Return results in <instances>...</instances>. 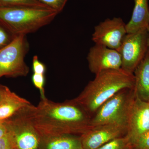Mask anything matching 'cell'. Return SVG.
<instances>
[{"label":"cell","mask_w":149,"mask_h":149,"mask_svg":"<svg viewBox=\"0 0 149 149\" xmlns=\"http://www.w3.org/2000/svg\"><path fill=\"white\" fill-rule=\"evenodd\" d=\"M41 139L64 135H81L91 128V117L74 99L56 103L41 98L37 106L22 109Z\"/></svg>","instance_id":"6da1fadb"},{"label":"cell","mask_w":149,"mask_h":149,"mask_svg":"<svg viewBox=\"0 0 149 149\" xmlns=\"http://www.w3.org/2000/svg\"><path fill=\"white\" fill-rule=\"evenodd\" d=\"M133 73L121 68L104 70L96 74L77 97L74 99L92 118L107 100L125 88H134Z\"/></svg>","instance_id":"7a4b0ae2"},{"label":"cell","mask_w":149,"mask_h":149,"mask_svg":"<svg viewBox=\"0 0 149 149\" xmlns=\"http://www.w3.org/2000/svg\"><path fill=\"white\" fill-rule=\"evenodd\" d=\"M58 14L49 8L0 7V23L15 36L27 35L49 24Z\"/></svg>","instance_id":"3957f363"},{"label":"cell","mask_w":149,"mask_h":149,"mask_svg":"<svg viewBox=\"0 0 149 149\" xmlns=\"http://www.w3.org/2000/svg\"><path fill=\"white\" fill-rule=\"evenodd\" d=\"M136 96L134 88L123 89L105 102L91 119V127L114 124L127 127L130 107Z\"/></svg>","instance_id":"277c9868"},{"label":"cell","mask_w":149,"mask_h":149,"mask_svg":"<svg viewBox=\"0 0 149 149\" xmlns=\"http://www.w3.org/2000/svg\"><path fill=\"white\" fill-rule=\"evenodd\" d=\"M29 49L26 35L15 36L6 47L0 49V78L3 76H26L29 68L24 58Z\"/></svg>","instance_id":"5b68a950"},{"label":"cell","mask_w":149,"mask_h":149,"mask_svg":"<svg viewBox=\"0 0 149 149\" xmlns=\"http://www.w3.org/2000/svg\"><path fill=\"white\" fill-rule=\"evenodd\" d=\"M147 28L125 35L118 52L122 59L121 69L133 73L148 49Z\"/></svg>","instance_id":"8992f818"},{"label":"cell","mask_w":149,"mask_h":149,"mask_svg":"<svg viewBox=\"0 0 149 149\" xmlns=\"http://www.w3.org/2000/svg\"><path fill=\"white\" fill-rule=\"evenodd\" d=\"M13 119L5 120L18 149H40L41 136L22 109Z\"/></svg>","instance_id":"52a82bcc"},{"label":"cell","mask_w":149,"mask_h":149,"mask_svg":"<svg viewBox=\"0 0 149 149\" xmlns=\"http://www.w3.org/2000/svg\"><path fill=\"white\" fill-rule=\"evenodd\" d=\"M125 25L120 17L107 19L95 27L92 40L95 44L118 52L127 34Z\"/></svg>","instance_id":"ba28073f"},{"label":"cell","mask_w":149,"mask_h":149,"mask_svg":"<svg viewBox=\"0 0 149 149\" xmlns=\"http://www.w3.org/2000/svg\"><path fill=\"white\" fill-rule=\"evenodd\" d=\"M127 127L108 124L91 127L80 136L83 149H97L109 141L126 136Z\"/></svg>","instance_id":"9c48e42d"},{"label":"cell","mask_w":149,"mask_h":149,"mask_svg":"<svg viewBox=\"0 0 149 149\" xmlns=\"http://www.w3.org/2000/svg\"><path fill=\"white\" fill-rule=\"evenodd\" d=\"M87 59L90 70L95 74L104 70L120 69L122 65L119 52L97 44L90 49Z\"/></svg>","instance_id":"30bf717a"},{"label":"cell","mask_w":149,"mask_h":149,"mask_svg":"<svg viewBox=\"0 0 149 149\" xmlns=\"http://www.w3.org/2000/svg\"><path fill=\"white\" fill-rule=\"evenodd\" d=\"M127 129L126 136L130 143L149 131V102L142 100L136 94L130 107Z\"/></svg>","instance_id":"8fae6325"},{"label":"cell","mask_w":149,"mask_h":149,"mask_svg":"<svg viewBox=\"0 0 149 149\" xmlns=\"http://www.w3.org/2000/svg\"><path fill=\"white\" fill-rule=\"evenodd\" d=\"M0 120H6L31 104L26 99L12 92L7 87L0 85Z\"/></svg>","instance_id":"7c38bea8"},{"label":"cell","mask_w":149,"mask_h":149,"mask_svg":"<svg viewBox=\"0 0 149 149\" xmlns=\"http://www.w3.org/2000/svg\"><path fill=\"white\" fill-rule=\"evenodd\" d=\"M133 74L135 77L134 90L136 95L142 100L149 102V48Z\"/></svg>","instance_id":"4fadbf2b"},{"label":"cell","mask_w":149,"mask_h":149,"mask_svg":"<svg viewBox=\"0 0 149 149\" xmlns=\"http://www.w3.org/2000/svg\"><path fill=\"white\" fill-rule=\"evenodd\" d=\"M135 5L130 21L125 25L127 34L147 28L149 24L148 0H134Z\"/></svg>","instance_id":"5bb4252c"},{"label":"cell","mask_w":149,"mask_h":149,"mask_svg":"<svg viewBox=\"0 0 149 149\" xmlns=\"http://www.w3.org/2000/svg\"><path fill=\"white\" fill-rule=\"evenodd\" d=\"M40 149H83L80 137L64 135L42 139Z\"/></svg>","instance_id":"9a60e30c"},{"label":"cell","mask_w":149,"mask_h":149,"mask_svg":"<svg viewBox=\"0 0 149 149\" xmlns=\"http://www.w3.org/2000/svg\"><path fill=\"white\" fill-rule=\"evenodd\" d=\"M0 7L49 8L37 0H0Z\"/></svg>","instance_id":"2e32d148"},{"label":"cell","mask_w":149,"mask_h":149,"mask_svg":"<svg viewBox=\"0 0 149 149\" xmlns=\"http://www.w3.org/2000/svg\"><path fill=\"white\" fill-rule=\"evenodd\" d=\"M97 149H132V147L126 135L113 139Z\"/></svg>","instance_id":"e0dca14e"},{"label":"cell","mask_w":149,"mask_h":149,"mask_svg":"<svg viewBox=\"0 0 149 149\" xmlns=\"http://www.w3.org/2000/svg\"><path fill=\"white\" fill-rule=\"evenodd\" d=\"M49 8L56 11L58 13L61 12L68 0H37Z\"/></svg>","instance_id":"ac0fdd59"},{"label":"cell","mask_w":149,"mask_h":149,"mask_svg":"<svg viewBox=\"0 0 149 149\" xmlns=\"http://www.w3.org/2000/svg\"><path fill=\"white\" fill-rule=\"evenodd\" d=\"M131 145L132 149H149V131L138 137Z\"/></svg>","instance_id":"d6986e66"},{"label":"cell","mask_w":149,"mask_h":149,"mask_svg":"<svg viewBox=\"0 0 149 149\" xmlns=\"http://www.w3.org/2000/svg\"><path fill=\"white\" fill-rule=\"evenodd\" d=\"M15 37L0 23V49L8 45Z\"/></svg>","instance_id":"ffe728a7"},{"label":"cell","mask_w":149,"mask_h":149,"mask_svg":"<svg viewBox=\"0 0 149 149\" xmlns=\"http://www.w3.org/2000/svg\"><path fill=\"white\" fill-rule=\"evenodd\" d=\"M32 82L35 87L39 89L41 94V98L46 97L44 85L45 84V74L33 73L32 77Z\"/></svg>","instance_id":"44dd1931"},{"label":"cell","mask_w":149,"mask_h":149,"mask_svg":"<svg viewBox=\"0 0 149 149\" xmlns=\"http://www.w3.org/2000/svg\"><path fill=\"white\" fill-rule=\"evenodd\" d=\"M17 148L15 141L10 132L0 139V149H12Z\"/></svg>","instance_id":"7402d4cb"},{"label":"cell","mask_w":149,"mask_h":149,"mask_svg":"<svg viewBox=\"0 0 149 149\" xmlns=\"http://www.w3.org/2000/svg\"><path fill=\"white\" fill-rule=\"evenodd\" d=\"M32 69L34 73L45 74L46 72L45 65L40 61L37 56L33 57L32 60Z\"/></svg>","instance_id":"603a6c76"},{"label":"cell","mask_w":149,"mask_h":149,"mask_svg":"<svg viewBox=\"0 0 149 149\" xmlns=\"http://www.w3.org/2000/svg\"><path fill=\"white\" fill-rule=\"evenodd\" d=\"M8 133V128L5 121L0 120V139L4 137Z\"/></svg>","instance_id":"cb8c5ba5"},{"label":"cell","mask_w":149,"mask_h":149,"mask_svg":"<svg viewBox=\"0 0 149 149\" xmlns=\"http://www.w3.org/2000/svg\"><path fill=\"white\" fill-rule=\"evenodd\" d=\"M147 29L148 32V48H149V24L147 27Z\"/></svg>","instance_id":"d4e9b609"},{"label":"cell","mask_w":149,"mask_h":149,"mask_svg":"<svg viewBox=\"0 0 149 149\" xmlns=\"http://www.w3.org/2000/svg\"><path fill=\"white\" fill-rule=\"evenodd\" d=\"M12 149H18L17 148H13Z\"/></svg>","instance_id":"484cf974"},{"label":"cell","mask_w":149,"mask_h":149,"mask_svg":"<svg viewBox=\"0 0 149 149\" xmlns=\"http://www.w3.org/2000/svg\"><path fill=\"white\" fill-rule=\"evenodd\" d=\"M0 99H1V96H0Z\"/></svg>","instance_id":"4316f807"}]
</instances>
